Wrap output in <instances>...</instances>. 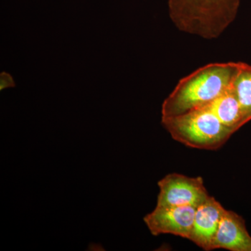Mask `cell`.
Masks as SVG:
<instances>
[{
  "label": "cell",
  "mask_w": 251,
  "mask_h": 251,
  "mask_svg": "<svg viewBox=\"0 0 251 251\" xmlns=\"http://www.w3.org/2000/svg\"><path fill=\"white\" fill-rule=\"evenodd\" d=\"M232 90L240 103L247 123L251 120V65L241 62L240 68L232 84Z\"/></svg>",
  "instance_id": "cell-9"
},
{
  "label": "cell",
  "mask_w": 251,
  "mask_h": 251,
  "mask_svg": "<svg viewBox=\"0 0 251 251\" xmlns=\"http://www.w3.org/2000/svg\"><path fill=\"white\" fill-rule=\"evenodd\" d=\"M225 208L214 197L209 196L196 207L192 234L189 240L204 251H211Z\"/></svg>",
  "instance_id": "cell-6"
},
{
  "label": "cell",
  "mask_w": 251,
  "mask_h": 251,
  "mask_svg": "<svg viewBox=\"0 0 251 251\" xmlns=\"http://www.w3.org/2000/svg\"><path fill=\"white\" fill-rule=\"evenodd\" d=\"M158 206H192L197 207L209 197L201 176L191 177L179 173L167 175L158 182Z\"/></svg>",
  "instance_id": "cell-4"
},
{
  "label": "cell",
  "mask_w": 251,
  "mask_h": 251,
  "mask_svg": "<svg viewBox=\"0 0 251 251\" xmlns=\"http://www.w3.org/2000/svg\"><path fill=\"white\" fill-rule=\"evenodd\" d=\"M208 107L220 121L234 133L247 123L232 88L218 97Z\"/></svg>",
  "instance_id": "cell-8"
},
{
  "label": "cell",
  "mask_w": 251,
  "mask_h": 251,
  "mask_svg": "<svg viewBox=\"0 0 251 251\" xmlns=\"http://www.w3.org/2000/svg\"><path fill=\"white\" fill-rule=\"evenodd\" d=\"M241 0H168L178 30L206 40L218 39L235 21Z\"/></svg>",
  "instance_id": "cell-2"
},
{
  "label": "cell",
  "mask_w": 251,
  "mask_h": 251,
  "mask_svg": "<svg viewBox=\"0 0 251 251\" xmlns=\"http://www.w3.org/2000/svg\"><path fill=\"white\" fill-rule=\"evenodd\" d=\"M241 62L211 63L183 77L165 99L161 118L204 108L230 90Z\"/></svg>",
  "instance_id": "cell-1"
},
{
  "label": "cell",
  "mask_w": 251,
  "mask_h": 251,
  "mask_svg": "<svg viewBox=\"0 0 251 251\" xmlns=\"http://www.w3.org/2000/svg\"><path fill=\"white\" fill-rule=\"evenodd\" d=\"M161 124L173 139L198 150H218L234 133L208 106L178 116L161 118Z\"/></svg>",
  "instance_id": "cell-3"
},
{
  "label": "cell",
  "mask_w": 251,
  "mask_h": 251,
  "mask_svg": "<svg viewBox=\"0 0 251 251\" xmlns=\"http://www.w3.org/2000/svg\"><path fill=\"white\" fill-rule=\"evenodd\" d=\"M223 249L232 251H251V236L245 221L237 213L225 209L211 250Z\"/></svg>",
  "instance_id": "cell-7"
},
{
  "label": "cell",
  "mask_w": 251,
  "mask_h": 251,
  "mask_svg": "<svg viewBox=\"0 0 251 251\" xmlns=\"http://www.w3.org/2000/svg\"><path fill=\"white\" fill-rule=\"evenodd\" d=\"M16 86L14 78L8 73L3 72L0 74V90L2 91L5 89L14 87Z\"/></svg>",
  "instance_id": "cell-10"
},
{
  "label": "cell",
  "mask_w": 251,
  "mask_h": 251,
  "mask_svg": "<svg viewBox=\"0 0 251 251\" xmlns=\"http://www.w3.org/2000/svg\"><path fill=\"white\" fill-rule=\"evenodd\" d=\"M196 210L192 206H156L144 221L153 235L170 234L190 239Z\"/></svg>",
  "instance_id": "cell-5"
}]
</instances>
